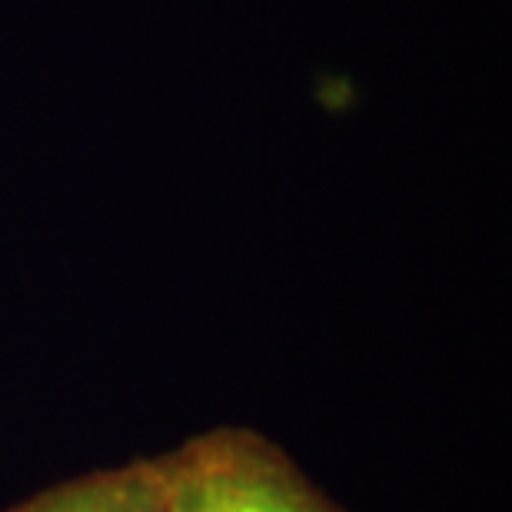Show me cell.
Returning <instances> with one entry per match:
<instances>
[{
	"label": "cell",
	"instance_id": "cell-1",
	"mask_svg": "<svg viewBox=\"0 0 512 512\" xmlns=\"http://www.w3.org/2000/svg\"><path fill=\"white\" fill-rule=\"evenodd\" d=\"M157 463L167 512H343L256 429H207Z\"/></svg>",
	"mask_w": 512,
	"mask_h": 512
},
{
	"label": "cell",
	"instance_id": "cell-2",
	"mask_svg": "<svg viewBox=\"0 0 512 512\" xmlns=\"http://www.w3.org/2000/svg\"><path fill=\"white\" fill-rule=\"evenodd\" d=\"M4 512H167V493L153 456L64 479Z\"/></svg>",
	"mask_w": 512,
	"mask_h": 512
},
{
	"label": "cell",
	"instance_id": "cell-3",
	"mask_svg": "<svg viewBox=\"0 0 512 512\" xmlns=\"http://www.w3.org/2000/svg\"><path fill=\"white\" fill-rule=\"evenodd\" d=\"M313 100L320 104L323 114L346 117L360 107L363 87L356 84L350 74H340V70H316L313 74Z\"/></svg>",
	"mask_w": 512,
	"mask_h": 512
}]
</instances>
